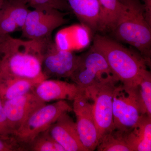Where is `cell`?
Returning <instances> with one entry per match:
<instances>
[{"mask_svg": "<svg viewBox=\"0 0 151 151\" xmlns=\"http://www.w3.org/2000/svg\"><path fill=\"white\" fill-rule=\"evenodd\" d=\"M47 39L25 40L8 35L0 59V78H25L40 82L46 79L42 61Z\"/></svg>", "mask_w": 151, "mask_h": 151, "instance_id": "cell-1", "label": "cell"}, {"mask_svg": "<svg viewBox=\"0 0 151 151\" xmlns=\"http://www.w3.org/2000/svg\"><path fill=\"white\" fill-rule=\"evenodd\" d=\"M121 15L112 33L116 39L134 47L151 65V25L140 0H120Z\"/></svg>", "mask_w": 151, "mask_h": 151, "instance_id": "cell-2", "label": "cell"}, {"mask_svg": "<svg viewBox=\"0 0 151 151\" xmlns=\"http://www.w3.org/2000/svg\"><path fill=\"white\" fill-rule=\"evenodd\" d=\"M92 46L100 52L114 75L122 84L137 86L148 65L140 54L111 38L96 35Z\"/></svg>", "mask_w": 151, "mask_h": 151, "instance_id": "cell-3", "label": "cell"}, {"mask_svg": "<svg viewBox=\"0 0 151 151\" xmlns=\"http://www.w3.org/2000/svg\"><path fill=\"white\" fill-rule=\"evenodd\" d=\"M138 86H129L120 82L115 87L113 97L115 129L127 132L145 115L140 102Z\"/></svg>", "mask_w": 151, "mask_h": 151, "instance_id": "cell-4", "label": "cell"}, {"mask_svg": "<svg viewBox=\"0 0 151 151\" xmlns=\"http://www.w3.org/2000/svg\"><path fill=\"white\" fill-rule=\"evenodd\" d=\"M69 78L82 91L102 82L118 79L103 55L92 46L80 55L77 66Z\"/></svg>", "mask_w": 151, "mask_h": 151, "instance_id": "cell-5", "label": "cell"}, {"mask_svg": "<svg viewBox=\"0 0 151 151\" xmlns=\"http://www.w3.org/2000/svg\"><path fill=\"white\" fill-rule=\"evenodd\" d=\"M120 81L114 79L102 82L85 89L93 102V113L98 142L104 135L115 129L113 97L115 87Z\"/></svg>", "mask_w": 151, "mask_h": 151, "instance_id": "cell-6", "label": "cell"}, {"mask_svg": "<svg viewBox=\"0 0 151 151\" xmlns=\"http://www.w3.org/2000/svg\"><path fill=\"white\" fill-rule=\"evenodd\" d=\"M71 111L73 108L66 100L46 104L33 113L14 135L25 147L39 134L48 129L61 114Z\"/></svg>", "mask_w": 151, "mask_h": 151, "instance_id": "cell-7", "label": "cell"}, {"mask_svg": "<svg viewBox=\"0 0 151 151\" xmlns=\"http://www.w3.org/2000/svg\"><path fill=\"white\" fill-rule=\"evenodd\" d=\"M66 12L56 9H37L30 10L24 26L23 37L28 40H42L52 37L55 29L68 22Z\"/></svg>", "mask_w": 151, "mask_h": 151, "instance_id": "cell-8", "label": "cell"}, {"mask_svg": "<svg viewBox=\"0 0 151 151\" xmlns=\"http://www.w3.org/2000/svg\"><path fill=\"white\" fill-rule=\"evenodd\" d=\"M80 55L58 48L52 37L45 43L42 68L46 79L70 78L78 64Z\"/></svg>", "mask_w": 151, "mask_h": 151, "instance_id": "cell-9", "label": "cell"}, {"mask_svg": "<svg viewBox=\"0 0 151 151\" xmlns=\"http://www.w3.org/2000/svg\"><path fill=\"white\" fill-rule=\"evenodd\" d=\"M72 108L81 142L87 151L95 150L98 140L93 116V102L84 90H81L73 100Z\"/></svg>", "mask_w": 151, "mask_h": 151, "instance_id": "cell-10", "label": "cell"}, {"mask_svg": "<svg viewBox=\"0 0 151 151\" xmlns=\"http://www.w3.org/2000/svg\"><path fill=\"white\" fill-rule=\"evenodd\" d=\"M3 103L9 126L14 135L33 113L46 104L33 90Z\"/></svg>", "mask_w": 151, "mask_h": 151, "instance_id": "cell-11", "label": "cell"}, {"mask_svg": "<svg viewBox=\"0 0 151 151\" xmlns=\"http://www.w3.org/2000/svg\"><path fill=\"white\" fill-rule=\"evenodd\" d=\"M68 113H63L52 124L50 133L65 151H87L80 139L76 123Z\"/></svg>", "mask_w": 151, "mask_h": 151, "instance_id": "cell-12", "label": "cell"}, {"mask_svg": "<svg viewBox=\"0 0 151 151\" xmlns=\"http://www.w3.org/2000/svg\"><path fill=\"white\" fill-rule=\"evenodd\" d=\"M33 91L40 99L47 103L55 100L73 101L81 90L73 82L50 78L41 81Z\"/></svg>", "mask_w": 151, "mask_h": 151, "instance_id": "cell-13", "label": "cell"}, {"mask_svg": "<svg viewBox=\"0 0 151 151\" xmlns=\"http://www.w3.org/2000/svg\"><path fill=\"white\" fill-rule=\"evenodd\" d=\"M91 32L81 24L72 25L59 30L55 35L54 42L62 50L71 52L79 51L90 43Z\"/></svg>", "mask_w": 151, "mask_h": 151, "instance_id": "cell-14", "label": "cell"}, {"mask_svg": "<svg viewBox=\"0 0 151 151\" xmlns=\"http://www.w3.org/2000/svg\"><path fill=\"white\" fill-rule=\"evenodd\" d=\"M70 10L81 24L91 32L99 31L100 5L99 0H66Z\"/></svg>", "mask_w": 151, "mask_h": 151, "instance_id": "cell-15", "label": "cell"}, {"mask_svg": "<svg viewBox=\"0 0 151 151\" xmlns=\"http://www.w3.org/2000/svg\"><path fill=\"white\" fill-rule=\"evenodd\" d=\"M131 151H151V117L143 115L133 128L125 132Z\"/></svg>", "mask_w": 151, "mask_h": 151, "instance_id": "cell-16", "label": "cell"}, {"mask_svg": "<svg viewBox=\"0 0 151 151\" xmlns=\"http://www.w3.org/2000/svg\"><path fill=\"white\" fill-rule=\"evenodd\" d=\"M40 83L22 78H0V98L3 102L12 100L32 91Z\"/></svg>", "mask_w": 151, "mask_h": 151, "instance_id": "cell-17", "label": "cell"}, {"mask_svg": "<svg viewBox=\"0 0 151 151\" xmlns=\"http://www.w3.org/2000/svg\"><path fill=\"white\" fill-rule=\"evenodd\" d=\"M100 5L99 31L112 32L118 23L122 4L120 0H99Z\"/></svg>", "mask_w": 151, "mask_h": 151, "instance_id": "cell-18", "label": "cell"}, {"mask_svg": "<svg viewBox=\"0 0 151 151\" xmlns=\"http://www.w3.org/2000/svg\"><path fill=\"white\" fill-rule=\"evenodd\" d=\"M125 132L114 129L100 139L98 151H131L125 140Z\"/></svg>", "mask_w": 151, "mask_h": 151, "instance_id": "cell-19", "label": "cell"}, {"mask_svg": "<svg viewBox=\"0 0 151 151\" xmlns=\"http://www.w3.org/2000/svg\"><path fill=\"white\" fill-rule=\"evenodd\" d=\"M25 151H65L52 137L48 129L41 132L25 145Z\"/></svg>", "mask_w": 151, "mask_h": 151, "instance_id": "cell-20", "label": "cell"}, {"mask_svg": "<svg viewBox=\"0 0 151 151\" xmlns=\"http://www.w3.org/2000/svg\"><path fill=\"white\" fill-rule=\"evenodd\" d=\"M28 7L26 4L19 0H5L2 9L8 14L21 30L30 11Z\"/></svg>", "mask_w": 151, "mask_h": 151, "instance_id": "cell-21", "label": "cell"}, {"mask_svg": "<svg viewBox=\"0 0 151 151\" xmlns=\"http://www.w3.org/2000/svg\"><path fill=\"white\" fill-rule=\"evenodd\" d=\"M139 98L143 113L151 117V74L147 70L138 86Z\"/></svg>", "mask_w": 151, "mask_h": 151, "instance_id": "cell-22", "label": "cell"}, {"mask_svg": "<svg viewBox=\"0 0 151 151\" xmlns=\"http://www.w3.org/2000/svg\"><path fill=\"white\" fill-rule=\"evenodd\" d=\"M34 9L51 8L66 12L71 11L66 0H19Z\"/></svg>", "mask_w": 151, "mask_h": 151, "instance_id": "cell-23", "label": "cell"}, {"mask_svg": "<svg viewBox=\"0 0 151 151\" xmlns=\"http://www.w3.org/2000/svg\"><path fill=\"white\" fill-rule=\"evenodd\" d=\"M25 151L22 144L14 135H0V151Z\"/></svg>", "mask_w": 151, "mask_h": 151, "instance_id": "cell-24", "label": "cell"}, {"mask_svg": "<svg viewBox=\"0 0 151 151\" xmlns=\"http://www.w3.org/2000/svg\"><path fill=\"white\" fill-rule=\"evenodd\" d=\"M10 135L14 134L9 126L3 102L0 98V135L7 136Z\"/></svg>", "mask_w": 151, "mask_h": 151, "instance_id": "cell-25", "label": "cell"}, {"mask_svg": "<svg viewBox=\"0 0 151 151\" xmlns=\"http://www.w3.org/2000/svg\"><path fill=\"white\" fill-rule=\"evenodd\" d=\"M145 7L146 19L151 25V0H140Z\"/></svg>", "mask_w": 151, "mask_h": 151, "instance_id": "cell-26", "label": "cell"}, {"mask_svg": "<svg viewBox=\"0 0 151 151\" xmlns=\"http://www.w3.org/2000/svg\"><path fill=\"white\" fill-rule=\"evenodd\" d=\"M7 35L0 36V59H1L3 55L4 46Z\"/></svg>", "mask_w": 151, "mask_h": 151, "instance_id": "cell-27", "label": "cell"}, {"mask_svg": "<svg viewBox=\"0 0 151 151\" xmlns=\"http://www.w3.org/2000/svg\"><path fill=\"white\" fill-rule=\"evenodd\" d=\"M5 0H0V10L2 7L3 4H4V2Z\"/></svg>", "mask_w": 151, "mask_h": 151, "instance_id": "cell-28", "label": "cell"}]
</instances>
